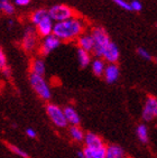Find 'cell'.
Segmentation results:
<instances>
[{
    "label": "cell",
    "instance_id": "obj_1",
    "mask_svg": "<svg viewBox=\"0 0 157 158\" xmlns=\"http://www.w3.org/2000/svg\"><path fill=\"white\" fill-rule=\"evenodd\" d=\"M85 21L81 17H73L67 20L55 23L53 34L62 42H72L85 33Z\"/></svg>",
    "mask_w": 157,
    "mask_h": 158
},
{
    "label": "cell",
    "instance_id": "obj_2",
    "mask_svg": "<svg viewBox=\"0 0 157 158\" xmlns=\"http://www.w3.org/2000/svg\"><path fill=\"white\" fill-rule=\"evenodd\" d=\"M91 35L93 37L94 40V48H93V55H95L97 57H102L104 49L107 48V46L110 44V37H109L108 33L103 27L100 26H95L91 29Z\"/></svg>",
    "mask_w": 157,
    "mask_h": 158
},
{
    "label": "cell",
    "instance_id": "obj_3",
    "mask_svg": "<svg viewBox=\"0 0 157 158\" xmlns=\"http://www.w3.org/2000/svg\"><path fill=\"white\" fill-rule=\"evenodd\" d=\"M29 83L34 92L38 95L42 100L49 101L52 97L51 89L49 84L46 83L45 79L43 75H36V74H30L29 75Z\"/></svg>",
    "mask_w": 157,
    "mask_h": 158
},
{
    "label": "cell",
    "instance_id": "obj_4",
    "mask_svg": "<svg viewBox=\"0 0 157 158\" xmlns=\"http://www.w3.org/2000/svg\"><path fill=\"white\" fill-rule=\"evenodd\" d=\"M45 111L49 120L53 122V125L56 126L57 128H65L69 125L65 113H64V109H62L57 104L47 103L45 106Z\"/></svg>",
    "mask_w": 157,
    "mask_h": 158
},
{
    "label": "cell",
    "instance_id": "obj_5",
    "mask_svg": "<svg viewBox=\"0 0 157 158\" xmlns=\"http://www.w3.org/2000/svg\"><path fill=\"white\" fill-rule=\"evenodd\" d=\"M49 15L54 23H58L75 17L76 11L67 5H55L49 9Z\"/></svg>",
    "mask_w": 157,
    "mask_h": 158
},
{
    "label": "cell",
    "instance_id": "obj_6",
    "mask_svg": "<svg viewBox=\"0 0 157 158\" xmlns=\"http://www.w3.org/2000/svg\"><path fill=\"white\" fill-rule=\"evenodd\" d=\"M38 34L36 29L28 27L25 31L23 40H21V48L24 49L26 53H32L37 48L38 46Z\"/></svg>",
    "mask_w": 157,
    "mask_h": 158
},
{
    "label": "cell",
    "instance_id": "obj_7",
    "mask_svg": "<svg viewBox=\"0 0 157 158\" xmlns=\"http://www.w3.org/2000/svg\"><path fill=\"white\" fill-rule=\"evenodd\" d=\"M61 42L62 40L55 36L54 34H52V35H49L47 37H44L43 42L40 43V46H38V49H37L38 54L40 56L49 55V53L53 52L54 49H56L61 45Z\"/></svg>",
    "mask_w": 157,
    "mask_h": 158
},
{
    "label": "cell",
    "instance_id": "obj_8",
    "mask_svg": "<svg viewBox=\"0 0 157 158\" xmlns=\"http://www.w3.org/2000/svg\"><path fill=\"white\" fill-rule=\"evenodd\" d=\"M157 118V98L148 95L142 108V119L145 121H151Z\"/></svg>",
    "mask_w": 157,
    "mask_h": 158
},
{
    "label": "cell",
    "instance_id": "obj_9",
    "mask_svg": "<svg viewBox=\"0 0 157 158\" xmlns=\"http://www.w3.org/2000/svg\"><path fill=\"white\" fill-rule=\"evenodd\" d=\"M54 20L49 17V15L47 16V17H45V18L43 19L40 23H39L37 26H35V29H36L37 34H38L39 37H47L49 36V35H52L53 34V31H54Z\"/></svg>",
    "mask_w": 157,
    "mask_h": 158
},
{
    "label": "cell",
    "instance_id": "obj_10",
    "mask_svg": "<svg viewBox=\"0 0 157 158\" xmlns=\"http://www.w3.org/2000/svg\"><path fill=\"white\" fill-rule=\"evenodd\" d=\"M119 57H120V52H119V48L118 46L116 45L113 42H110L107 48L104 49V53L102 55V58L106 62L109 63H115L117 64V62L119 61Z\"/></svg>",
    "mask_w": 157,
    "mask_h": 158
},
{
    "label": "cell",
    "instance_id": "obj_11",
    "mask_svg": "<svg viewBox=\"0 0 157 158\" xmlns=\"http://www.w3.org/2000/svg\"><path fill=\"white\" fill-rule=\"evenodd\" d=\"M76 43H78V48L84 49V51H87V52H89V53L93 52L94 40H93L92 35H91V33H89V34L84 33L83 35H81V36L76 40Z\"/></svg>",
    "mask_w": 157,
    "mask_h": 158
},
{
    "label": "cell",
    "instance_id": "obj_12",
    "mask_svg": "<svg viewBox=\"0 0 157 158\" xmlns=\"http://www.w3.org/2000/svg\"><path fill=\"white\" fill-rule=\"evenodd\" d=\"M84 145L89 148H100V147L106 146L103 143V139L99 135L93 132H87L84 137Z\"/></svg>",
    "mask_w": 157,
    "mask_h": 158
},
{
    "label": "cell",
    "instance_id": "obj_13",
    "mask_svg": "<svg viewBox=\"0 0 157 158\" xmlns=\"http://www.w3.org/2000/svg\"><path fill=\"white\" fill-rule=\"evenodd\" d=\"M119 75H120V71H119V67H118L117 64L109 63L106 67L104 74H103L104 80H106L108 83H115V82H117Z\"/></svg>",
    "mask_w": 157,
    "mask_h": 158
},
{
    "label": "cell",
    "instance_id": "obj_14",
    "mask_svg": "<svg viewBox=\"0 0 157 158\" xmlns=\"http://www.w3.org/2000/svg\"><path fill=\"white\" fill-rule=\"evenodd\" d=\"M29 72L30 74L43 75L45 74V63L40 57H36L30 60L29 62Z\"/></svg>",
    "mask_w": 157,
    "mask_h": 158
},
{
    "label": "cell",
    "instance_id": "obj_15",
    "mask_svg": "<svg viewBox=\"0 0 157 158\" xmlns=\"http://www.w3.org/2000/svg\"><path fill=\"white\" fill-rule=\"evenodd\" d=\"M84 158H106L107 154V146L100 147V148H83Z\"/></svg>",
    "mask_w": 157,
    "mask_h": 158
},
{
    "label": "cell",
    "instance_id": "obj_16",
    "mask_svg": "<svg viewBox=\"0 0 157 158\" xmlns=\"http://www.w3.org/2000/svg\"><path fill=\"white\" fill-rule=\"evenodd\" d=\"M64 113H65V117H66V120L69 122V125L71 126H78L80 122H81V119L78 116V111H76L73 106H67L64 108Z\"/></svg>",
    "mask_w": 157,
    "mask_h": 158
},
{
    "label": "cell",
    "instance_id": "obj_17",
    "mask_svg": "<svg viewBox=\"0 0 157 158\" xmlns=\"http://www.w3.org/2000/svg\"><path fill=\"white\" fill-rule=\"evenodd\" d=\"M106 158H127L126 152L122 149V147L118 145H109L107 146Z\"/></svg>",
    "mask_w": 157,
    "mask_h": 158
},
{
    "label": "cell",
    "instance_id": "obj_18",
    "mask_svg": "<svg viewBox=\"0 0 157 158\" xmlns=\"http://www.w3.org/2000/svg\"><path fill=\"white\" fill-rule=\"evenodd\" d=\"M104 60L103 58H95L92 61L91 63V70H92V73L97 76H102L104 74V71H106V63H104Z\"/></svg>",
    "mask_w": 157,
    "mask_h": 158
},
{
    "label": "cell",
    "instance_id": "obj_19",
    "mask_svg": "<svg viewBox=\"0 0 157 158\" xmlns=\"http://www.w3.org/2000/svg\"><path fill=\"white\" fill-rule=\"evenodd\" d=\"M69 135H70V137L72 138L73 141H75V143H82V141H84L85 134H84V131L82 130L78 126H71V127L69 128Z\"/></svg>",
    "mask_w": 157,
    "mask_h": 158
},
{
    "label": "cell",
    "instance_id": "obj_20",
    "mask_svg": "<svg viewBox=\"0 0 157 158\" xmlns=\"http://www.w3.org/2000/svg\"><path fill=\"white\" fill-rule=\"evenodd\" d=\"M49 16V10L46 9H37L35 11H33L29 16V20L30 23L34 25V26H37V25L43 20V19Z\"/></svg>",
    "mask_w": 157,
    "mask_h": 158
},
{
    "label": "cell",
    "instance_id": "obj_21",
    "mask_svg": "<svg viewBox=\"0 0 157 158\" xmlns=\"http://www.w3.org/2000/svg\"><path fill=\"white\" fill-rule=\"evenodd\" d=\"M78 60L80 65H81V67H87L92 63L90 53L81 48H78Z\"/></svg>",
    "mask_w": 157,
    "mask_h": 158
},
{
    "label": "cell",
    "instance_id": "obj_22",
    "mask_svg": "<svg viewBox=\"0 0 157 158\" xmlns=\"http://www.w3.org/2000/svg\"><path fill=\"white\" fill-rule=\"evenodd\" d=\"M136 134L139 141L142 143H147L149 137H148V129L145 125H138L136 128Z\"/></svg>",
    "mask_w": 157,
    "mask_h": 158
},
{
    "label": "cell",
    "instance_id": "obj_23",
    "mask_svg": "<svg viewBox=\"0 0 157 158\" xmlns=\"http://www.w3.org/2000/svg\"><path fill=\"white\" fill-rule=\"evenodd\" d=\"M0 9L6 16H11L15 14V7L9 0H0Z\"/></svg>",
    "mask_w": 157,
    "mask_h": 158
},
{
    "label": "cell",
    "instance_id": "obj_24",
    "mask_svg": "<svg viewBox=\"0 0 157 158\" xmlns=\"http://www.w3.org/2000/svg\"><path fill=\"white\" fill-rule=\"evenodd\" d=\"M6 145H7V147H8V149H9L10 152H12L15 155L19 156V157H21V158H30L27 152H25V150H23V149H20L19 147L15 146V145H11V143H7Z\"/></svg>",
    "mask_w": 157,
    "mask_h": 158
},
{
    "label": "cell",
    "instance_id": "obj_25",
    "mask_svg": "<svg viewBox=\"0 0 157 158\" xmlns=\"http://www.w3.org/2000/svg\"><path fill=\"white\" fill-rule=\"evenodd\" d=\"M111 1H113L118 7H120L122 9L133 11V10H131V6H130V2H127L126 0H111Z\"/></svg>",
    "mask_w": 157,
    "mask_h": 158
},
{
    "label": "cell",
    "instance_id": "obj_26",
    "mask_svg": "<svg viewBox=\"0 0 157 158\" xmlns=\"http://www.w3.org/2000/svg\"><path fill=\"white\" fill-rule=\"evenodd\" d=\"M8 65H7V58H6V55L3 53L2 49H0V69L1 71L6 70Z\"/></svg>",
    "mask_w": 157,
    "mask_h": 158
},
{
    "label": "cell",
    "instance_id": "obj_27",
    "mask_svg": "<svg viewBox=\"0 0 157 158\" xmlns=\"http://www.w3.org/2000/svg\"><path fill=\"white\" fill-rule=\"evenodd\" d=\"M137 53H138V55L140 56V57L145 58V60H148V61H151V60H153L151 55L149 54V53H148L146 49L142 48V47H139V48L137 49Z\"/></svg>",
    "mask_w": 157,
    "mask_h": 158
},
{
    "label": "cell",
    "instance_id": "obj_28",
    "mask_svg": "<svg viewBox=\"0 0 157 158\" xmlns=\"http://www.w3.org/2000/svg\"><path fill=\"white\" fill-rule=\"evenodd\" d=\"M130 6H131V10L133 11H140L142 8V3L138 0H131L130 1Z\"/></svg>",
    "mask_w": 157,
    "mask_h": 158
},
{
    "label": "cell",
    "instance_id": "obj_29",
    "mask_svg": "<svg viewBox=\"0 0 157 158\" xmlns=\"http://www.w3.org/2000/svg\"><path fill=\"white\" fill-rule=\"evenodd\" d=\"M30 1H32V0H15V5L19 7H24V6L29 5Z\"/></svg>",
    "mask_w": 157,
    "mask_h": 158
},
{
    "label": "cell",
    "instance_id": "obj_30",
    "mask_svg": "<svg viewBox=\"0 0 157 158\" xmlns=\"http://www.w3.org/2000/svg\"><path fill=\"white\" fill-rule=\"evenodd\" d=\"M26 135H27L29 138H36V136H37L36 131L34 130L33 128H27V129H26Z\"/></svg>",
    "mask_w": 157,
    "mask_h": 158
},
{
    "label": "cell",
    "instance_id": "obj_31",
    "mask_svg": "<svg viewBox=\"0 0 157 158\" xmlns=\"http://www.w3.org/2000/svg\"><path fill=\"white\" fill-rule=\"evenodd\" d=\"M78 156L80 158H84V154H83V150H81V152H78Z\"/></svg>",
    "mask_w": 157,
    "mask_h": 158
},
{
    "label": "cell",
    "instance_id": "obj_32",
    "mask_svg": "<svg viewBox=\"0 0 157 158\" xmlns=\"http://www.w3.org/2000/svg\"><path fill=\"white\" fill-rule=\"evenodd\" d=\"M156 26H157V25H156Z\"/></svg>",
    "mask_w": 157,
    "mask_h": 158
}]
</instances>
